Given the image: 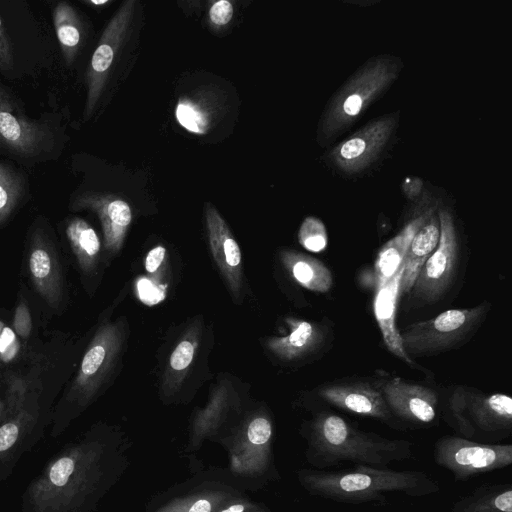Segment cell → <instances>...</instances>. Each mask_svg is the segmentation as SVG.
Returning a JSON list of instances; mask_svg holds the SVG:
<instances>
[{"label": "cell", "instance_id": "cell-1", "mask_svg": "<svg viewBox=\"0 0 512 512\" xmlns=\"http://www.w3.org/2000/svg\"><path fill=\"white\" fill-rule=\"evenodd\" d=\"M105 447L94 433L64 445L27 485L21 512H90L105 482Z\"/></svg>", "mask_w": 512, "mask_h": 512}, {"label": "cell", "instance_id": "cell-2", "mask_svg": "<svg viewBox=\"0 0 512 512\" xmlns=\"http://www.w3.org/2000/svg\"><path fill=\"white\" fill-rule=\"evenodd\" d=\"M301 480L313 495L340 503H385L388 493L423 497L440 490L428 474L415 470L355 465L343 470H306Z\"/></svg>", "mask_w": 512, "mask_h": 512}, {"label": "cell", "instance_id": "cell-3", "mask_svg": "<svg viewBox=\"0 0 512 512\" xmlns=\"http://www.w3.org/2000/svg\"><path fill=\"white\" fill-rule=\"evenodd\" d=\"M308 458L325 469L342 462L386 467L410 458L413 444L357 429L339 415L322 412L310 423Z\"/></svg>", "mask_w": 512, "mask_h": 512}, {"label": "cell", "instance_id": "cell-4", "mask_svg": "<svg viewBox=\"0 0 512 512\" xmlns=\"http://www.w3.org/2000/svg\"><path fill=\"white\" fill-rule=\"evenodd\" d=\"M401 68V59L393 55H378L367 60L328 101L318 129L321 145L347 131L392 85Z\"/></svg>", "mask_w": 512, "mask_h": 512}, {"label": "cell", "instance_id": "cell-5", "mask_svg": "<svg viewBox=\"0 0 512 512\" xmlns=\"http://www.w3.org/2000/svg\"><path fill=\"white\" fill-rule=\"evenodd\" d=\"M123 342L118 323L105 322L96 331L80 364L72 386L57 411L51 435L60 436L72 419L94 397L114 365Z\"/></svg>", "mask_w": 512, "mask_h": 512}, {"label": "cell", "instance_id": "cell-6", "mask_svg": "<svg viewBox=\"0 0 512 512\" xmlns=\"http://www.w3.org/2000/svg\"><path fill=\"white\" fill-rule=\"evenodd\" d=\"M64 134L48 118L31 119L13 95L0 85V152L35 164L57 157Z\"/></svg>", "mask_w": 512, "mask_h": 512}, {"label": "cell", "instance_id": "cell-7", "mask_svg": "<svg viewBox=\"0 0 512 512\" xmlns=\"http://www.w3.org/2000/svg\"><path fill=\"white\" fill-rule=\"evenodd\" d=\"M447 422L472 439L477 433L506 436L512 428V399L503 393L482 394L457 389L448 402Z\"/></svg>", "mask_w": 512, "mask_h": 512}, {"label": "cell", "instance_id": "cell-8", "mask_svg": "<svg viewBox=\"0 0 512 512\" xmlns=\"http://www.w3.org/2000/svg\"><path fill=\"white\" fill-rule=\"evenodd\" d=\"M487 303L472 308L449 309L429 320L416 322L401 331L407 354L446 351L469 336L488 311Z\"/></svg>", "mask_w": 512, "mask_h": 512}, {"label": "cell", "instance_id": "cell-9", "mask_svg": "<svg viewBox=\"0 0 512 512\" xmlns=\"http://www.w3.org/2000/svg\"><path fill=\"white\" fill-rule=\"evenodd\" d=\"M434 460L450 471L456 481L501 469L512 463L511 444H485L446 435L434 445Z\"/></svg>", "mask_w": 512, "mask_h": 512}, {"label": "cell", "instance_id": "cell-10", "mask_svg": "<svg viewBox=\"0 0 512 512\" xmlns=\"http://www.w3.org/2000/svg\"><path fill=\"white\" fill-rule=\"evenodd\" d=\"M398 122L397 114L372 119L326 154L329 165L345 176L366 171L383 153L392 139Z\"/></svg>", "mask_w": 512, "mask_h": 512}, {"label": "cell", "instance_id": "cell-11", "mask_svg": "<svg viewBox=\"0 0 512 512\" xmlns=\"http://www.w3.org/2000/svg\"><path fill=\"white\" fill-rule=\"evenodd\" d=\"M440 237L437 248L423 264L410 292L425 303L440 299L453 282L458 265V238L452 212L438 207Z\"/></svg>", "mask_w": 512, "mask_h": 512}, {"label": "cell", "instance_id": "cell-12", "mask_svg": "<svg viewBox=\"0 0 512 512\" xmlns=\"http://www.w3.org/2000/svg\"><path fill=\"white\" fill-rule=\"evenodd\" d=\"M135 3L134 0H128L121 4L108 21L92 54L85 78L87 89L84 108L85 120L93 115L104 94L116 56L127 35Z\"/></svg>", "mask_w": 512, "mask_h": 512}, {"label": "cell", "instance_id": "cell-13", "mask_svg": "<svg viewBox=\"0 0 512 512\" xmlns=\"http://www.w3.org/2000/svg\"><path fill=\"white\" fill-rule=\"evenodd\" d=\"M46 420L35 399L0 424V482L13 472L21 457L41 439Z\"/></svg>", "mask_w": 512, "mask_h": 512}, {"label": "cell", "instance_id": "cell-14", "mask_svg": "<svg viewBox=\"0 0 512 512\" xmlns=\"http://www.w3.org/2000/svg\"><path fill=\"white\" fill-rule=\"evenodd\" d=\"M69 209L94 212L102 225L106 251H120L132 222V211L125 200L112 194L75 191L70 198Z\"/></svg>", "mask_w": 512, "mask_h": 512}, {"label": "cell", "instance_id": "cell-15", "mask_svg": "<svg viewBox=\"0 0 512 512\" xmlns=\"http://www.w3.org/2000/svg\"><path fill=\"white\" fill-rule=\"evenodd\" d=\"M28 268L38 293L52 308H59L64 297L63 275L55 247L41 227L30 239Z\"/></svg>", "mask_w": 512, "mask_h": 512}, {"label": "cell", "instance_id": "cell-16", "mask_svg": "<svg viewBox=\"0 0 512 512\" xmlns=\"http://www.w3.org/2000/svg\"><path fill=\"white\" fill-rule=\"evenodd\" d=\"M205 224L213 259L231 294L237 300L241 293L243 279L239 245L229 226L211 203L205 205Z\"/></svg>", "mask_w": 512, "mask_h": 512}, {"label": "cell", "instance_id": "cell-17", "mask_svg": "<svg viewBox=\"0 0 512 512\" xmlns=\"http://www.w3.org/2000/svg\"><path fill=\"white\" fill-rule=\"evenodd\" d=\"M379 389L393 415L415 424L435 420L438 398L434 390L398 377L385 381Z\"/></svg>", "mask_w": 512, "mask_h": 512}, {"label": "cell", "instance_id": "cell-18", "mask_svg": "<svg viewBox=\"0 0 512 512\" xmlns=\"http://www.w3.org/2000/svg\"><path fill=\"white\" fill-rule=\"evenodd\" d=\"M319 396L326 402L353 414L391 423L393 414L379 388L365 382L332 384L321 387Z\"/></svg>", "mask_w": 512, "mask_h": 512}, {"label": "cell", "instance_id": "cell-19", "mask_svg": "<svg viewBox=\"0 0 512 512\" xmlns=\"http://www.w3.org/2000/svg\"><path fill=\"white\" fill-rule=\"evenodd\" d=\"M404 264L385 283L376 285L377 292L374 300L375 318L380 328L384 343L388 350L409 365H413L410 355L404 349L400 332L396 327V308L401 295V278Z\"/></svg>", "mask_w": 512, "mask_h": 512}, {"label": "cell", "instance_id": "cell-20", "mask_svg": "<svg viewBox=\"0 0 512 512\" xmlns=\"http://www.w3.org/2000/svg\"><path fill=\"white\" fill-rule=\"evenodd\" d=\"M438 206L437 202L426 200L403 228L382 246L375 263L377 285L385 283L398 271L412 238Z\"/></svg>", "mask_w": 512, "mask_h": 512}, {"label": "cell", "instance_id": "cell-21", "mask_svg": "<svg viewBox=\"0 0 512 512\" xmlns=\"http://www.w3.org/2000/svg\"><path fill=\"white\" fill-rule=\"evenodd\" d=\"M439 237L440 226L436 210L419 228L408 246L403 260L404 270L401 278V294L410 293L423 264L437 248Z\"/></svg>", "mask_w": 512, "mask_h": 512}, {"label": "cell", "instance_id": "cell-22", "mask_svg": "<svg viewBox=\"0 0 512 512\" xmlns=\"http://www.w3.org/2000/svg\"><path fill=\"white\" fill-rule=\"evenodd\" d=\"M289 333L283 337H271L266 340L268 349L279 358L290 361L313 352L323 340L322 331L315 324L287 318Z\"/></svg>", "mask_w": 512, "mask_h": 512}, {"label": "cell", "instance_id": "cell-23", "mask_svg": "<svg viewBox=\"0 0 512 512\" xmlns=\"http://www.w3.org/2000/svg\"><path fill=\"white\" fill-rule=\"evenodd\" d=\"M280 259L291 277L302 287L318 293L330 290L331 271L320 260L295 250H283Z\"/></svg>", "mask_w": 512, "mask_h": 512}, {"label": "cell", "instance_id": "cell-24", "mask_svg": "<svg viewBox=\"0 0 512 512\" xmlns=\"http://www.w3.org/2000/svg\"><path fill=\"white\" fill-rule=\"evenodd\" d=\"M449 512H512L510 483L485 484L458 499Z\"/></svg>", "mask_w": 512, "mask_h": 512}, {"label": "cell", "instance_id": "cell-25", "mask_svg": "<svg viewBox=\"0 0 512 512\" xmlns=\"http://www.w3.org/2000/svg\"><path fill=\"white\" fill-rule=\"evenodd\" d=\"M52 20L65 64L74 63L82 44L83 27L79 13L67 1L53 8Z\"/></svg>", "mask_w": 512, "mask_h": 512}, {"label": "cell", "instance_id": "cell-26", "mask_svg": "<svg viewBox=\"0 0 512 512\" xmlns=\"http://www.w3.org/2000/svg\"><path fill=\"white\" fill-rule=\"evenodd\" d=\"M66 236L82 271L92 272L97 265L101 248L95 230L84 219L73 217L67 222Z\"/></svg>", "mask_w": 512, "mask_h": 512}, {"label": "cell", "instance_id": "cell-27", "mask_svg": "<svg viewBox=\"0 0 512 512\" xmlns=\"http://www.w3.org/2000/svg\"><path fill=\"white\" fill-rule=\"evenodd\" d=\"M29 183L25 173L0 161V225L5 223L24 201Z\"/></svg>", "mask_w": 512, "mask_h": 512}, {"label": "cell", "instance_id": "cell-28", "mask_svg": "<svg viewBox=\"0 0 512 512\" xmlns=\"http://www.w3.org/2000/svg\"><path fill=\"white\" fill-rule=\"evenodd\" d=\"M197 342V333L191 332L178 343L169 360L168 374L170 379L173 381L174 379H182L183 375L192 363Z\"/></svg>", "mask_w": 512, "mask_h": 512}, {"label": "cell", "instance_id": "cell-29", "mask_svg": "<svg viewBox=\"0 0 512 512\" xmlns=\"http://www.w3.org/2000/svg\"><path fill=\"white\" fill-rule=\"evenodd\" d=\"M175 116L178 123L189 132L204 134L208 127V117L203 108L189 99L179 100Z\"/></svg>", "mask_w": 512, "mask_h": 512}, {"label": "cell", "instance_id": "cell-30", "mask_svg": "<svg viewBox=\"0 0 512 512\" xmlns=\"http://www.w3.org/2000/svg\"><path fill=\"white\" fill-rule=\"evenodd\" d=\"M298 241L308 251H323L328 242L323 222L314 216L306 217L299 228Z\"/></svg>", "mask_w": 512, "mask_h": 512}, {"label": "cell", "instance_id": "cell-31", "mask_svg": "<svg viewBox=\"0 0 512 512\" xmlns=\"http://www.w3.org/2000/svg\"><path fill=\"white\" fill-rule=\"evenodd\" d=\"M137 291L141 301L147 305H154L165 298V289L148 278L138 280Z\"/></svg>", "mask_w": 512, "mask_h": 512}, {"label": "cell", "instance_id": "cell-32", "mask_svg": "<svg viewBox=\"0 0 512 512\" xmlns=\"http://www.w3.org/2000/svg\"><path fill=\"white\" fill-rule=\"evenodd\" d=\"M13 328L22 338L27 339L32 330V318L29 308L24 300H21L15 310L13 318Z\"/></svg>", "mask_w": 512, "mask_h": 512}, {"label": "cell", "instance_id": "cell-33", "mask_svg": "<svg viewBox=\"0 0 512 512\" xmlns=\"http://www.w3.org/2000/svg\"><path fill=\"white\" fill-rule=\"evenodd\" d=\"M271 432L269 420L258 417L250 422L247 429V436L252 444L261 445L268 442L271 437Z\"/></svg>", "mask_w": 512, "mask_h": 512}, {"label": "cell", "instance_id": "cell-34", "mask_svg": "<svg viewBox=\"0 0 512 512\" xmlns=\"http://www.w3.org/2000/svg\"><path fill=\"white\" fill-rule=\"evenodd\" d=\"M234 13L233 4L227 0L214 2L209 9V21L216 27L227 25Z\"/></svg>", "mask_w": 512, "mask_h": 512}, {"label": "cell", "instance_id": "cell-35", "mask_svg": "<svg viewBox=\"0 0 512 512\" xmlns=\"http://www.w3.org/2000/svg\"><path fill=\"white\" fill-rule=\"evenodd\" d=\"M13 64L12 48L0 17V71L12 70Z\"/></svg>", "mask_w": 512, "mask_h": 512}, {"label": "cell", "instance_id": "cell-36", "mask_svg": "<svg viewBox=\"0 0 512 512\" xmlns=\"http://www.w3.org/2000/svg\"><path fill=\"white\" fill-rule=\"evenodd\" d=\"M165 256L166 249L163 246L158 245L151 249L145 258L146 271L151 275L155 274L164 262Z\"/></svg>", "mask_w": 512, "mask_h": 512}, {"label": "cell", "instance_id": "cell-37", "mask_svg": "<svg viewBox=\"0 0 512 512\" xmlns=\"http://www.w3.org/2000/svg\"><path fill=\"white\" fill-rule=\"evenodd\" d=\"M418 181H419L418 178H414L412 180L410 178H407L405 180V183L403 184V188H405L404 192L411 199L417 198L421 192L423 185H422L421 181L419 183H417Z\"/></svg>", "mask_w": 512, "mask_h": 512}, {"label": "cell", "instance_id": "cell-38", "mask_svg": "<svg viewBox=\"0 0 512 512\" xmlns=\"http://www.w3.org/2000/svg\"><path fill=\"white\" fill-rule=\"evenodd\" d=\"M211 510V501L206 498H200L194 501L184 512H211Z\"/></svg>", "mask_w": 512, "mask_h": 512}, {"label": "cell", "instance_id": "cell-39", "mask_svg": "<svg viewBox=\"0 0 512 512\" xmlns=\"http://www.w3.org/2000/svg\"><path fill=\"white\" fill-rule=\"evenodd\" d=\"M7 416H9V415L7 412V405H6L5 397L3 398L0 396V424Z\"/></svg>", "mask_w": 512, "mask_h": 512}, {"label": "cell", "instance_id": "cell-40", "mask_svg": "<svg viewBox=\"0 0 512 512\" xmlns=\"http://www.w3.org/2000/svg\"><path fill=\"white\" fill-rule=\"evenodd\" d=\"M245 507L242 504H234L222 512H243Z\"/></svg>", "mask_w": 512, "mask_h": 512}, {"label": "cell", "instance_id": "cell-41", "mask_svg": "<svg viewBox=\"0 0 512 512\" xmlns=\"http://www.w3.org/2000/svg\"><path fill=\"white\" fill-rule=\"evenodd\" d=\"M87 4H91V5H95V6H99V5H105L107 3H109V1L107 0H103V1H95V0H91V1H86Z\"/></svg>", "mask_w": 512, "mask_h": 512}]
</instances>
